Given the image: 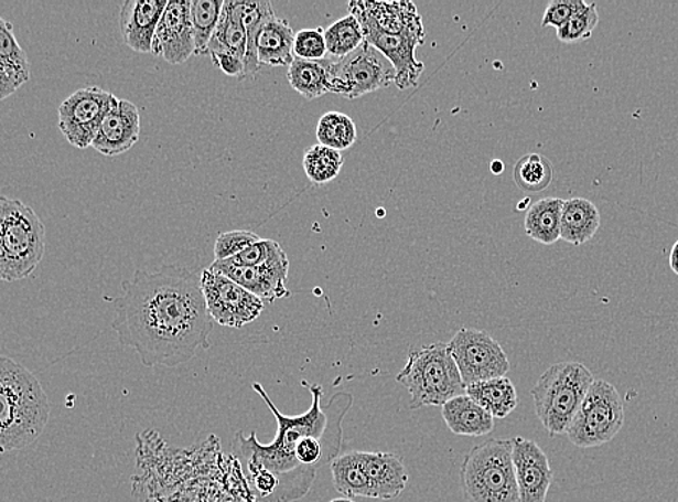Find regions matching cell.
I'll use <instances>...</instances> for the list:
<instances>
[{
  "instance_id": "16",
  "label": "cell",
  "mask_w": 678,
  "mask_h": 502,
  "mask_svg": "<svg viewBox=\"0 0 678 502\" xmlns=\"http://www.w3.org/2000/svg\"><path fill=\"white\" fill-rule=\"evenodd\" d=\"M514 464L521 502H546L552 482L547 453L537 441L514 437Z\"/></svg>"
},
{
  "instance_id": "24",
  "label": "cell",
  "mask_w": 678,
  "mask_h": 502,
  "mask_svg": "<svg viewBox=\"0 0 678 502\" xmlns=\"http://www.w3.org/2000/svg\"><path fill=\"white\" fill-rule=\"evenodd\" d=\"M601 227L596 204L583 197L564 200L561 215V239L580 246L591 241Z\"/></svg>"
},
{
  "instance_id": "33",
  "label": "cell",
  "mask_w": 678,
  "mask_h": 502,
  "mask_svg": "<svg viewBox=\"0 0 678 502\" xmlns=\"http://www.w3.org/2000/svg\"><path fill=\"white\" fill-rule=\"evenodd\" d=\"M324 39L329 54L338 60L355 53L366 41L359 21L351 13L324 30Z\"/></svg>"
},
{
  "instance_id": "44",
  "label": "cell",
  "mask_w": 678,
  "mask_h": 502,
  "mask_svg": "<svg viewBox=\"0 0 678 502\" xmlns=\"http://www.w3.org/2000/svg\"><path fill=\"white\" fill-rule=\"evenodd\" d=\"M330 502H355V501H353L352 499H336Z\"/></svg>"
},
{
  "instance_id": "11",
  "label": "cell",
  "mask_w": 678,
  "mask_h": 502,
  "mask_svg": "<svg viewBox=\"0 0 678 502\" xmlns=\"http://www.w3.org/2000/svg\"><path fill=\"white\" fill-rule=\"evenodd\" d=\"M202 288L208 314L220 327L240 329L262 314L265 301L212 267L202 271Z\"/></svg>"
},
{
  "instance_id": "37",
  "label": "cell",
  "mask_w": 678,
  "mask_h": 502,
  "mask_svg": "<svg viewBox=\"0 0 678 502\" xmlns=\"http://www.w3.org/2000/svg\"><path fill=\"white\" fill-rule=\"evenodd\" d=\"M261 241L257 234L249 231H232L225 232L217 236L215 244V261H229V259L236 257L248 249L249 246L257 244Z\"/></svg>"
},
{
  "instance_id": "15",
  "label": "cell",
  "mask_w": 678,
  "mask_h": 502,
  "mask_svg": "<svg viewBox=\"0 0 678 502\" xmlns=\"http://www.w3.org/2000/svg\"><path fill=\"white\" fill-rule=\"evenodd\" d=\"M211 267L269 305L291 296L287 288L290 259L286 253L259 267H241L227 261H215Z\"/></svg>"
},
{
  "instance_id": "6",
  "label": "cell",
  "mask_w": 678,
  "mask_h": 502,
  "mask_svg": "<svg viewBox=\"0 0 678 502\" xmlns=\"http://www.w3.org/2000/svg\"><path fill=\"white\" fill-rule=\"evenodd\" d=\"M513 439H492L464 457L460 483L467 502H521Z\"/></svg>"
},
{
  "instance_id": "7",
  "label": "cell",
  "mask_w": 678,
  "mask_h": 502,
  "mask_svg": "<svg viewBox=\"0 0 678 502\" xmlns=\"http://www.w3.org/2000/svg\"><path fill=\"white\" fill-rule=\"evenodd\" d=\"M593 383L591 370L580 362H559L538 378L531 389L534 408L548 435L568 434Z\"/></svg>"
},
{
  "instance_id": "19",
  "label": "cell",
  "mask_w": 678,
  "mask_h": 502,
  "mask_svg": "<svg viewBox=\"0 0 678 502\" xmlns=\"http://www.w3.org/2000/svg\"><path fill=\"white\" fill-rule=\"evenodd\" d=\"M347 9L360 25H373L387 34H406V32L424 30L420 12L412 2L352 0Z\"/></svg>"
},
{
  "instance_id": "29",
  "label": "cell",
  "mask_w": 678,
  "mask_h": 502,
  "mask_svg": "<svg viewBox=\"0 0 678 502\" xmlns=\"http://www.w3.org/2000/svg\"><path fill=\"white\" fill-rule=\"evenodd\" d=\"M330 66L332 62H310V60L295 58L288 67V82L297 93L305 99H319L330 93Z\"/></svg>"
},
{
  "instance_id": "21",
  "label": "cell",
  "mask_w": 678,
  "mask_h": 502,
  "mask_svg": "<svg viewBox=\"0 0 678 502\" xmlns=\"http://www.w3.org/2000/svg\"><path fill=\"white\" fill-rule=\"evenodd\" d=\"M30 77V60L13 34V25L0 18V99L20 90Z\"/></svg>"
},
{
  "instance_id": "9",
  "label": "cell",
  "mask_w": 678,
  "mask_h": 502,
  "mask_svg": "<svg viewBox=\"0 0 678 502\" xmlns=\"http://www.w3.org/2000/svg\"><path fill=\"white\" fill-rule=\"evenodd\" d=\"M392 83L395 85L392 64L368 41L355 53L332 62L330 66V93L345 99H357Z\"/></svg>"
},
{
  "instance_id": "20",
  "label": "cell",
  "mask_w": 678,
  "mask_h": 502,
  "mask_svg": "<svg viewBox=\"0 0 678 502\" xmlns=\"http://www.w3.org/2000/svg\"><path fill=\"white\" fill-rule=\"evenodd\" d=\"M374 499H398L407 488L408 473L402 459L388 452H360Z\"/></svg>"
},
{
  "instance_id": "12",
  "label": "cell",
  "mask_w": 678,
  "mask_h": 502,
  "mask_svg": "<svg viewBox=\"0 0 678 502\" xmlns=\"http://www.w3.org/2000/svg\"><path fill=\"white\" fill-rule=\"evenodd\" d=\"M115 95L97 86L78 88L58 106V128L73 147L86 150L108 114Z\"/></svg>"
},
{
  "instance_id": "5",
  "label": "cell",
  "mask_w": 678,
  "mask_h": 502,
  "mask_svg": "<svg viewBox=\"0 0 678 502\" xmlns=\"http://www.w3.org/2000/svg\"><path fill=\"white\" fill-rule=\"evenodd\" d=\"M397 383L403 385L411 395V410L443 407L450 399L466 394V385L449 343L444 342L411 350L406 366L397 375Z\"/></svg>"
},
{
  "instance_id": "28",
  "label": "cell",
  "mask_w": 678,
  "mask_h": 502,
  "mask_svg": "<svg viewBox=\"0 0 678 502\" xmlns=\"http://www.w3.org/2000/svg\"><path fill=\"white\" fill-rule=\"evenodd\" d=\"M246 50H248V35L236 8V0H225L219 25L208 44L207 55L232 53L245 60Z\"/></svg>"
},
{
  "instance_id": "36",
  "label": "cell",
  "mask_w": 678,
  "mask_h": 502,
  "mask_svg": "<svg viewBox=\"0 0 678 502\" xmlns=\"http://www.w3.org/2000/svg\"><path fill=\"white\" fill-rule=\"evenodd\" d=\"M599 23L596 3H586L571 20L557 30V39L561 43L574 44L586 41L593 35Z\"/></svg>"
},
{
  "instance_id": "17",
  "label": "cell",
  "mask_w": 678,
  "mask_h": 502,
  "mask_svg": "<svg viewBox=\"0 0 678 502\" xmlns=\"http://www.w3.org/2000/svg\"><path fill=\"white\" fill-rule=\"evenodd\" d=\"M139 135H141V115L137 105L116 97L92 147L101 156H120L131 150L138 142Z\"/></svg>"
},
{
  "instance_id": "14",
  "label": "cell",
  "mask_w": 678,
  "mask_h": 502,
  "mask_svg": "<svg viewBox=\"0 0 678 502\" xmlns=\"http://www.w3.org/2000/svg\"><path fill=\"white\" fill-rule=\"evenodd\" d=\"M152 54L166 63L183 64L196 55L192 23V0H169L153 36Z\"/></svg>"
},
{
  "instance_id": "34",
  "label": "cell",
  "mask_w": 678,
  "mask_h": 502,
  "mask_svg": "<svg viewBox=\"0 0 678 502\" xmlns=\"http://www.w3.org/2000/svg\"><path fill=\"white\" fill-rule=\"evenodd\" d=\"M225 0H192V23L196 55H207L208 44L219 25Z\"/></svg>"
},
{
  "instance_id": "32",
  "label": "cell",
  "mask_w": 678,
  "mask_h": 502,
  "mask_svg": "<svg viewBox=\"0 0 678 502\" xmlns=\"http://www.w3.org/2000/svg\"><path fill=\"white\" fill-rule=\"evenodd\" d=\"M345 164L342 152L324 146L306 148L303 157V167L306 179L315 185H323L336 179Z\"/></svg>"
},
{
  "instance_id": "2",
  "label": "cell",
  "mask_w": 678,
  "mask_h": 502,
  "mask_svg": "<svg viewBox=\"0 0 678 502\" xmlns=\"http://www.w3.org/2000/svg\"><path fill=\"white\" fill-rule=\"evenodd\" d=\"M311 393V407L300 416H286L268 397L261 384L252 388L277 420V435L263 445L257 434H236L232 449L245 464L246 480L258 502H294L304 499L319 469L341 457L342 423L353 403L349 393L334 394L323 407V388L303 381Z\"/></svg>"
},
{
  "instance_id": "38",
  "label": "cell",
  "mask_w": 678,
  "mask_h": 502,
  "mask_svg": "<svg viewBox=\"0 0 678 502\" xmlns=\"http://www.w3.org/2000/svg\"><path fill=\"white\" fill-rule=\"evenodd\" d=\"M329 54L323 28L315 30H301L297 32L294 40L295 58L322 62Z\"/></svg>"
},
{
  "instance_id": "39",
  "label": "cell",
  "mask_w": 678,
  "mask_h": 502,
  "mask_svg": "<svg viewBox=\"0 0 678 502\" xmlns=\"http://www.w3.org/2000/svg\"><path fill=\"white\" fill-rule=\"evenodd\" d=\"M281 254H284V249L281 248L277 241L261 239L227 263L241 265V267H259V265L280 257Z\"/></svg>"
},
{
  "instance_id": "27",
  "label": "cell",
  "mask_w": 678,
  "mask_h": 502,
  "mask_svg": "<svg viewBox=\"0 0 678 502\" xmlns=\"http://www.w3.org/2000/svg\"><path fill=\"white\" fill-rule=\"evenodd\" d=\"M466 394L495 418L508 417L518 406L517 388L506 376L469 385Z\"/></svg>"
},
{
  "instance_id": "10",
  "label": "cell",
  "mask_w": 678,
  "mask_h": 502,
  "mask_svg": "<svg viewBox=\"0 0 678 502\" xmlns=\"http://www.w3.org/2000/svg\"><path fill=\"white\" fill-rule=\"evenodd\" d=\"M463 383L469 385L503 378L510 370L504 348L489 333L462 328L449 342Z\"/></svg>"
},
{
  "instance_id": "26",
  "label": "cell",
  "mask_w": 678,
  "mask_h": 502,
  "mask_svg": "<svg viewBox=\"0 0 678 502\" xmlns=\"http://www.w3.org/2000/svg\"><path fill=\"white\" fill-rule=\"evenodd\" d=\"M563 204L564 200L559 197L541 199L534 203L524 222L529 238L542 245H552L561 239Z\"/></svg>"
},
{
  "instance_id": "4",
  "label": "cell",
  "mask_w": 678,
  "mask_h": 502,
  "mask_svg": "<svg viewBox=\"0 0 678 502\" xmlns=\"http://www.w3.org/2000/svg\"><path fill=\"white\" fill-rule=\"evenodd\" d=\"M45 226L34 209L17 199H0V278L7 282L31 277L43 261Z\"/></svg>"
},
{
  "instance_id": "31",
  "label": "cell",
  "mask_w": 678,
  "mask_h": 502,
  "mask_svg": "<svg viewBox=\"0 0 678 502\" xmlns=\"http://www.w3.org/2000/svg\"><path fill=\"white\" fill-rule=\"evenodd\" d=\"M320 146L332 148L338 152L349 150L357 139V129L351 116L341 111H327L315 129Z\"/></svg>"
},
{
  "instance_id": "18",
  "label": "cell",
  "mask_w": 678,
  "mask_h": 502,
  "mask_svg": "<svg viewBox=\"0 0 678 502\" xmlns=\"http://www.w3.org/2000/svg\"><path fill=\"white\" fill-rule=\"evenodd\" d=\"M169 0H127L120 9L119 28L123 43L134 53H152L153 36Z\"/></svg>"
},
{
  "instance_id": "8",
  "label": "cell",
  "mask_w": 678,
  "mask_h": 502,
  "mask_svg": "<svg viewBox=\"0 0 678 502\" xmlns=\"http://www.w3.org/2000/svg\"><path fill=\"white\" fill-rule=\"evenodd\" d=\"M624 425L621 394L607 381L594 380L566 435L580 449L599 448L615 439Z\"/></svg>"
},
{
  "instance_id": "3",
  "label": "cell",
  "mask_w": 678,
  "mask_h": 502,
  "mask_svg": "<svg viewBox=\"0 0 678 502\" xmlns=\"http://www.w3.org/2000/svg\"><path fill=\"white\" fill-rule=\"evenodd\" d=\"M50 399L30 370L11 357L0 360V448L3 453L28 448L44 434Z\"/></svg>"
},
{
  "instance_id": "23",
  "label": "cell",
  "mask_w": 678,
  "mask_h": 502,
  "mask_svg": "<svg viewBox=\"0 0 678 502\" xmlns=\"http://www.w3.org/2000/svg\"><path fill=\"white\" fill-rule=\"evenodd\" d=\"M441 416L450 431L459 436H486L492 434L495 427V417L467 394L445 403L441 407Z\"/></svg>"
},
{
  "instance_id": "13",
  "label": "cell",
  "mask_w": 678,
  "mask_h": 502,
  "mask_svg": "<svg viewBox=\"0 0 678 502\" xmlns=\"http://www.w3.org/2000/svg\"><path fill=\"white\" fill-rule=\"evenodd\" d=\"M362 30L365 40L392 64L395 85L399 90L416 87L424 73V64L417 60V49L426 43V30L406 34H387L373 25H362Z\"/></svg>"
},
{
  "instance_id": "35",
  "label": "cell",
  "mask_w": 678,
  "mask_h": 502,
  "mask_svg": "<svg viewBox=\"0 0 678 502\" xmlns=\"http://www.w3.org/2000/svg\"><path fill=\"white\" fill-rule=\"evenodd\" d=\"M551 162L542 157L541 153H527L519 158L514 170L515 183L518 188L528 193L545 192L552 181Z\"/></svg>"
},
{
  "instance_id": "41",
  "label": "cell",
  "mask_w": 678,
  "mask_h": 502,
  "mask_svg": "<svg viewBox=\"0 0 678 502\" xmlns=\"http://www.w3.org/2000/svg\"><path fill=\"white\" fill-rule=\"evenodd\" d=\"M212 62L222 70L226 76L239 78V81H246L245 76V60L239 55L232 53H219L211 55Z\"/></svg>"
},
{
  "instance_id": "40",
  "label": "cell",
  "mask_w": 678,
  "mask_h": 502,
  "mask_svg": "<svg viewBox=\"0 0 678 502\" xmlns=\"http://www.w3.org/2000/svg\"><path fill=\"white\" fill-rule=\"evenodd\" d=\"M586 4L584 0H551L542 15L541 26H552L560 30Z\"/></svg>"
},
{
  "instance_id": "30",
  "label": "cell",
  "mask_w": 678,
  "mask_h": 502,
  "mask_svg": "<svg viewBox=\"0 0 678 502\" xmlns=\"http://www.w3.org/2000/svg\"><path fill=\"white\" fill-rule=\"evenodd\" d=\"M236 8L244 22L246 35H248V50L245 57V76L254 78L259 72L257 39L263 22L276 15L271 2H255V0H236Z\"/></svg>"
},
{
  "instance_id": "1",
  "label": "cell",
  "mask_w": 678,
  "mask_h": 502,
  "mask_svg": "<svg viewBox=\"0 0 678 502\" xmlns=\"http://www.w3.org/2000/svg\"><path fill=\"white\" fill-rule=\"evenodd\" d=\"M115 307L114 330L146 366H174L211 348L215 320L208 314L202 274L166 265L157 273L137 269L122 282V296L106 297Z\"/></svg>"
},
{
  "instance_id": "42",
  "label": "cell",
  "mask_w": 678,
  "mask_h": 502,
  "mask_svg": "<svg viewBox=\"0 0 678 502\" xmlns=\"http://www.w3.org/2000/svg\"><path fill=\"white\" fill-rule=\"evenodd\" d=\"M670 268L672 269V273L677 274L678 276V241L676 242L675 246H672L670 253Z\"/></svg>"
},
{
  "instance_id": "25",
  "label": "cell",
  "mask_w": 678,
  "mask_h": 502,
  "mask_svg": "<svg viewBox=\"0 0 678 502\" xmlns=\"http://www.w3.org/2000/svg\"><path fill=\"white\" fill-rule=\"evenodd\" d=\"M330 469H332L334 490L338 494L352 500L357 496L374 499L373 487L366 476L360 450L342 453L330 463Z\"/></svg>"
},
{
  "instance_id": "43",
  "label": "cell",
  "mask_w": 678,
  "mask_h": 502,
  "mask_svg": "<svg viewBox=\"0 0 678 502\" xmlns=\"http://www.w3.org/2000/svg\"><path fill=\"white\" fill-rule=\"evenodd\" d=\"M504 169H505V167H504V162L503 161L496 160V161L492 162V165H491L492 173L498 175V174L503 173Z\"/></svg>"
},
{
  "instance_id": "22",
  "label": "cell",
  "mask_w": 678,
  "mask_h": 502,
  "mask_svg": "<svg viewBox=\"0 0 678 502\" xmlns=\"http://www.w3.org/2000/svg\"><path fill=\"white\" fill-rule=\"evenodd\" d=\"M294 30L286 20L277 15L268 18L257 39L259 64L271 67H290L295 60Z\"/></svg>"
}]
</instances>
